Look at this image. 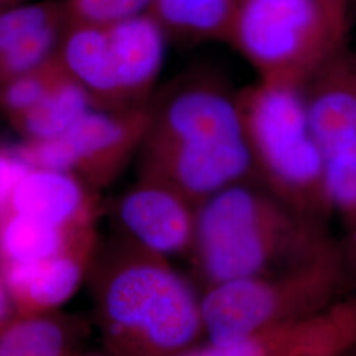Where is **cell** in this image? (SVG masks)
I'll use <instances>...</instances> for the list:
<instances>
[{
    "label": "cell",
    "mask_w": 356,
    "mask_h": 356,
    "mask_svg": "<svg viewBox=\"0 0 356 356\" xmlns=\"http://www.w3.org/2000/svg\"><path fill=\"white\" fill-rule=\"evenodd\" d=\"M165 256L118 235L88 273L95 323L110 356H178L204 339L202 296Z\"/></svg>",
    "instance_id": "6da1fadb"
},
{
    "label": "cell",
    "mask_w": 356,
    "mask_h": 356,
    "mask_svg": "<svg viewBox=\"0 0 356 356\" xmlns=\"http://www.w3.org/2000/svg\"><path fill=\"white\" fill-rule=\"evenodd\" d=\"M331 241L321 218L284 204L252 179L200 206L189 256L207 288L292 267Z\"/></svg>",
    "instance_id": "7a4b0ae2"
},
{
    "label": "cell",
    "mask_w": 356,
    "mask_h": 356,
    "mask_svg": "<svg viewBox=\"0 0 356 356\" xmlns=\"http://www.w3.org/2000/svg\"><path fill=\"white\" fill-rule=\"evenodd\" d=\"M346 277L343 254L331 241L292 267L207 286L204 341L226 343L317 316L343 298Z\"/></svg>",
    "instance_id": "3957f363"
},
{
    "label": "cell",
    "mask_w": 356,
    "mask_h": 356,
    "mask_svg": "<svg viewBox=\"0 0 356 356\" xmlns=\"http://www.w3.org/2000/svg\"><path fill=\"white\" fill-rule=\"evenodd\" d=\"M236 99L256 182L304 214L321 218L329 211L323 154L301 89L256 81Z\"/></svg>",
    "instance_id": "277c9868"
},
{
    "label": "cell",
    "mask_w": 356,
    "mask_h": 356,
    "mask_svg": "<svg viewBox=\"0 0 356 356\" xmlns=\"http://www.w3.org/2000/svg\"><path fill=\"white\" fill-rule=\"evenodd\" d=\"M229 44L257 81L301 89L344 40L317 0H242Z\"/></svg>",
    "instance_id": "5b68a950"
},
{
    "label": "cell",
    "mask_w": 356,
    "mask_h": 356,
    "mask_svg": "<svg viewBox=\"0 0 356 356\" xmlns=\"http://www.w3.org/2000/svg\"><path fill=\"white\" fill-rule=\"evenodd\" d=\"M149 119V104L127 110L91 108L63 136L22 143L17 149L31 168L72 173L98 191L118 179L140 152Z\"/></svg>",
    "instance_id": "8992f818"
},
{
    "label": "cell",
    "mask_w": 356,
    "mask_h": 356,
    "mask_svg": "<svg viewBox=\"0 0 356 356\" xmlns=\"http://www.w3.org/2000/svg\"><path fill=\"white\" fill-rule=\"evenodd\" d=\"M236 92L216 76L178 81L159 99L149 102L151 119L141 149L243 139Z\"/></svg>",
    "instance_id": "52a82bcc"
},
{
    "label": "cell",
    "mask_w": 356,
    "mask_h": 356,
    "mask_svg": "<svg viewBox=\"0 0 356 356\" xmlns=\"http://www.w3.org/2000/svg\"><path fill=\"white\" fill-rule=\"evenodd\" d=\"M200 206L161 179L141 176L114 204L120 236L165 256H189L195 241Z\"/></svg>",
    "instance_id": "ba28073f"
},
{
    "label": "cell",
    "mask_w": 356,
    "mask_h": 356,
    "mask_svg": "<svg viewBox=\"0 0 356 356\" xmlns=\"http://www.w3.org/2000/svg\"><path fill=\"white\" fill-rule=\"evenodd\" d=\"M139 153V175L164 181L198 206L229 186L254 181L244 138L209 145L140 149Z\"/></svg>",
    "instance_id": "9c48e42d"
},
{
    "label": "cell",
    "mask_w": 356,
    "mask_h": 356,
    "mask_svg": "<svg viewBox=\"0 0 356 356\" xmlns=\"http://www.w3.org/2000/svg\"><path fill=\"white\" fill-rule=\"evenodd\" d=\"M6 210L70 231L97 227L99 214L97 191L82 179L41 168H31L19 181Z\"/></svg>",
    "instance_id": "30bf717a"
},
{
    "label": "cell",
    "mask_w": 356,
    "mask_h": 356,
    "mask_svg": "<svg viewBox=\"0 0 356 356\" xmlns=\"http://www.w3.org/2000/svg\"><path fill=\"white\" fill-rule=\"evenodd\" d=\"M106 26L123 107L149 104L165 60L164 29L148 13Z\"/></svg>",
    "instance_id": "8fae6325"
},
{
    "label": "cell",
    "mask_w": 356,
    "mask_h": 356,
    "mask_svg": "<svg viewBox=\"0 0 356 356\" xmlns=\"http://www.w3.org/2000/svg\"><path fill=\"white\" fill-rule=\"evenodd\" d=\"M98 247H81L33 263L0 267L16 316L51 313L65 304L88 277Z\"/></svg>",
    "instance_id": "7c38bea8"
},
{
    "label": "cell",
    "mask_w": 356,
    "mask_h": 356,
    "mask_svg": "<svg viewBox=\"0 0 356 356\" xmlns=\"http://www.w3.org/2000/svg\"><path fill=\"white\" fill-rule=\"evenodd\" d=\"M301 92L322 152L356 138V58L344 47L306 81Z\"/></svg>",
    "instance_id": "4fadbf2b"
},
{
    "label": "cell",
    "mask_w": 356,
    "mask_h": 356,
    "mask_svg": "<svg viewBox=\"0 0 356 356\" xmlns=\"http://www.w3.org/2000/svg\"><path fill=\"white\" fill-rule=\"evenodd\" d=\"M58 57L66 73L88 92L95 108L127 110L115 78L107 26H66Z\"/></svg>",
    "instance_id": "5bb4252c"
},
{
    "label": "cell",
    "mask_w": 356,
    "mask_h": 356,
    "mask_svg": "<svg viewBox=\"0 0 356 356\" xmlns=\"http://www.w3.org/2000/svg\"><path fill=\"white\" fill-rule=\"evenodd\" d=\"M98 244L97 227L58 229L8 210L0 216V267L33 263L69 250Z\"/></svg>",
    "instance_id": "9a60e30c"
},
{
    "label": "cell",
    "mask_w": 356,
    "mask_h": 356,
    "mask_svg": "<svg viewBox=\"0 0 356 356\" xmlns=\"http://www.w3.org/2000/svg\"><path fill=\"white\" fill-rule=\"evenodd\" d=\"M241 4L242 0H153L147 13L164 29L168 40L229 44Z\"/></svg>",
    "instance_id": "2e32d148"
},
{
    "label": "cell",
    "mask_w": 356,
    "mask_h": 356,
    "mask_svg": "<svg viewBox=\"0 0 356 356\" xmlns=\"http://www.w3.org/2000/svg\"><path fill=\"white\" fill-rule=\"evenodd\" d=\"M356 348V293L304 321L263 356H347Z\"/></svg>",
    "instance_id": "e0dca14e"
},
{
    "label": "cell",
    "mask_w": 356,
    "mask_h": 356,
    "mask_svg": "<svg viewBox=\"0 0 356 356\" xmlns=\"http://www.w3.org/2000/svg\"><path fill=\"white\" fill-rule=\"evenodd\" d=\"M83 323L58 313L15 316L0 327V356H76Z\"/></svg>",
    "instance_id": "ac0fdd59"
},
{
    "label": "cell",
    "mask_w": 356,
    "mask_h": 356,
    "mask_svg": "<svg viewBox=\"0 0 356 356\" xmlns=\"http://www.w3.org/2000/svg\"><path fill=\"white\" fill-rule=\"evenodd\" d=\"M95 108L89 95L67 76L13 127L23 143H42L63 136L76 120Z\"/></svg>",
    "instance_id": "d6986e66"
},
{
    "label": "cell",
    "mask_w": 356,
    "mask_h": 356,
    "mask_svg": "<svg viewBox=\"0 0 356 356\" xmlns=\"http://www.w3.org/2000/svg\"><path fill=\"white\" fill-rule=\"evenodd\" d=\"M69 76L58 57V51L38 69L17 76L0 86V108L15 124L42 98Z\"/></svg>",
    "instance_id": "ffe728a7"
},
{
    "label": "cell",
    "mask_w": 356,
    "mask_h": 356,
    "mask_svg": "<svg viewBox=\"0 0 356 356\" xmlns=\"http://www.w3.org/2000/svg\"><path fill=\"white\" fill-rule=\"evenodd\" d=\"M323 184L327 207L354 223L356 219V138L323 151Z\"/></svg>",
    "instance_id": "44dd1931"
},
{
    "label": "cell",
    "mask_w": 356,
    "mask_h": 356,
    "mask_svg": "<svg viewBox=\"0 0 356 356\" xmlns=\"http://www.w3.org/2000/svg\"><path fill=\"white\" fill-rule=\"evenodd\" d=\"M66 22H57L0 51V86L45 64L58 51Z\"/></svg>",
    "instance_id": "7402d4cb"
},
{
    "label": "cell",
    "mask_w": 356,
    "mask_h": 356,
    "mask_svg": "<svg viewBox=\"0 0 356 356\" xmlns=\"http://www.w3.org/2000/svg\"><path fill=\"white\" fill-rule=\"evenodd\" d=\"M66 22L65 0L20 3L0 13V51L11 48L38 29Z\"/></svg>",
    "instance_id": "603a6c76"
},
{
    "label": "cell",
    "mask_w": 356,
    "mask_h": 356,
    "mask_svg": "<svg viewBox=\"0 0 356 356\" xmlns=\"http://www.w3.org/2000/svg\"><path fill=\"white\" fill-rule=\"evenodd\" d=\"M153 0H65L66 26H110L147 13Z\"/></svg>",
    "instance_id": "cb8c5ba5"
},
{
    "label": "cell",
    "mask_w": 356,
    "mask_h": 356,
    "mask_svg": "<svg viewBox=\"0 0 356 356\" xmlns=\"http://www.w3.org/2000/svg\"><path fill=\"white\" fill-rule=\"evenodd\" d=\"M321 8L327 16L334 31L344 40L348 28L350 6L354 0H317Z\"/></svg>",
    "instance_id": "d4e9b609"
},
{
    "label": "cell",
    "mask_w": 356,
    "mask_h": 356,
    "mask_svg": "<svg viewBox=\"0 0 356 356\" xmlns=\"http://www.w3.org/2000/svg\"><path fill=\"white\" fill-rule=\"evenodd\" d=\"M15 316L16 312L13 307V298L7 288L6 280L0 272V327L4 326L8 321H11Z\"/></svg>",
    "instance_id": "484cf974"
},
{
    "label": "cell",
    "mask_w": 356,
    "mask_h": 356,
    "mask_svg": "<svg viewBox=\"0 0 356 356\" xmlns=\"http://www.w3.org/2000/svg\"><path fill=\"white\" fill-rule=\"evenodd\" d=\"M24 1H26V0H0V13L7 10V8H11L13 6L24 3Z\"/></svg>",
    "instance_id": "4316f807"
},
{
    "label": "cell",
    "mask_w": 356,
    "mask_h": 356,
    "mask_svg": "<svg viewBox=\"0 0 356 356\" xmlns=\"http://www.w3.org/2000/svg\"><path fill=\"white\" fill-rule=\"evenodd\" d=\"M353 261L356 267V219L353 223Z\"/></svg>",
    "instance_id": "83f0119b"
},
{
    "label": "cell",
    "mask_w": 356,
    "mask_h": 356,
    "mask_svg": "<svg viewBox=\"0 0 356 356\" xmlns=\"http://www.w3.org/2000/svg\"><path fill=\"white\" fill-rule=\"evenodd\" d=\"M76 356H110L107 355L106 353L104 354H97V353H91V354H85V355H76Z\"/></svg>",
    "instance_id": "f1b7e54d"
}]
</instances>
